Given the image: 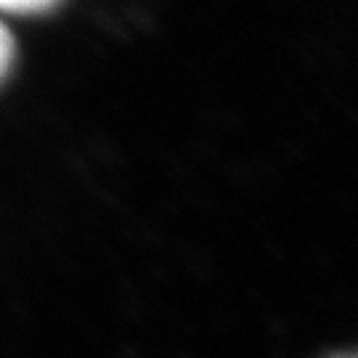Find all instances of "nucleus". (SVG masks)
I'll return each mask as SVG.
<instances>
[{
	"label": "nucleus",
	"instance_id": "obj_2",
	"mask_svg": "<svg viewBox=\"0 0 358 358\" xmlns=\"http://www.w3.org/2000/svg\"><path fill=\"white\" fill-rule=\"evenodd\" d=\"M11 62H13V40H11V35L6 32V27L0 24V80L8 72Z\"/></svg>",
	"mask_w": 358,
	"mask_h": 358
},
{
	"label": "nucleus",
	"instance_id": "obj_3",
	"mask_svg": "<svg viewBox=\"0 0 358 358\" xmlns=\"http://www.w3.org/2000/svg\"><path fill=\"white\" fill-rule=\"evenodd\" d=\"M343 358H353V356H343Z\"/></svg>",
	"mask_w": 358,
	"mask_h": 358
},
{
	"label": "nucleus",
	"instance_id": "obj_1",
	"mask_svg": "<svg viewBox=\"0 0 358 358\" xmlns=\"http://www.w3.org/2000/svg\"><path fill=\"white\" fill-rule=\"evenodd\" d=\"M56 0H0V11H43V8H51Z\"/></svg>",
	"mask_w": 358,
	"mask_h": 358
}]
</instances>
